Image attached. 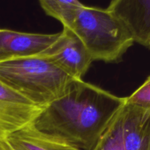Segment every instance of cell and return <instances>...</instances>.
Wrapping results in <instances>:
<instances>
[{
	"label": "cell",
	"instance_id": "cell-13",
	"mask_svg": "<svg viewBox=\"0 0 150 150\" xmlns=\"http://www.w3.org/2000/svg\"><path fill=\"white\" fill-rule=\"evenodd\" d=\"M0 150H14L7 138H0Z\"/></svg>",
	"mask_w": 150,
	"mask_h": 150
},
{
	"label": "cell",
	"instance_id": "cell-7",
	"mask_svg": "<svg viewBox=\"0 0 150 150\" xmlns=\"http://www.w3.org/2000/svg\"><path fill=\"white\" fill-rule=\"evenodd\" d=\"M58 35L0 29V62L41 54L54 42Z\"/></svg>",
	"mask_w": 150,
	"mask_h": 150
},
{
	"label": "cell",
	"instance_id": "cell-3",
	"mask_svg": "<svg viewBox=\"0 0 150 150\" xmlns=\"http://www.w3.org/2000/svg\"><path fill=\"white\" fill-rule=\"evenodd\" d=\"M64 27L79 37L93 61L118 62L134 43L125 26L107 8L83 4Z\"/></svg>",
	"mask_w": 150,
	"mask_h": 150
},
{
	"label": "cell",
	"instance_id": "cell-9",
	"mask_svg": "<svg viewBox=\"0 0 150 150\" xmlns=\"http://www.w3.org/2000/svg\"><path fill=\"white\" fill-rule=\"evenodd\" d=\"M14 150H81L27 125L7 137Z\"/></svg>",
	"mask_w": 150,
	"mask_h": 150
},
{
	"label": "cell",
	"instance_id": "cell-12",
	"mask_svg": "<svg viewBox=\"0 0 150 150\" xmlns=\"http://www.w3.org/2000/svg\"><path fill=\"white\" fill-rule=\"evenodd\" d=\"M125 103L150 110V76L132 95L125 98Z\"/></svg>",
	"mask_w": 150,
	"mask_h": 150
},
{
	"label": "cell",
	"instance_id": "cell-8",
	"mask_svg": "<svg viewBox=\"0 0 150 150\" xmlns=\"http://www.w3.org/2000/svg\"><path fill=\"white\" fill-rule=\"evenodd\" d=\"M107 9L125 26L134 42L150 48V0H111Z\"/></svg>",
	"mask_w": 150,
	"mask_h": 150
},
{
	"label": "cell",
	"instance_id": "cell-4",
	"mask_svg": "<svg viewBox=\"0 0 150 150\" xmlns=\"http://www.w3.org/2000/svg\"><path fill=\"white\" fill-rule=\"evenodd\" d=\"M40 55L74 79H83L94 62L79 37L64 26L54 42Z\"/></svg>",
	"mask_w": 150,
	"mask_h": 150
},
{
	"label": "cell",
	"instance_id": "cell-1",
	"mask_svg": "<svg viewBox=\"0 0 150 150\" xmlns=\"http://www.w3.org/2000/svg\"><path fill=\"white\" fill-rule=\"evenodd\" d=\"M125 103L100 87L76 79L62 97L42 108L32 124L81 150H92Z\"/></svg>",
	"mask_w": 150,
	"mask_h": 150
},
{
	"label": "cell",
	"instance_id": "cell-11",
	"mask_svg": "<svg viewBox=\"0 0 150 150\" xmlns=\"http://www.w3.org/2000/svg\"><path fill=\"white\" fill-rule=\"evenodd\" d=\"M118 115L119 113L92 150H122Z\"/></svg>",
	"mask_w": 150,
	"mask_h": 150
},
{
	"label": "cell",
	"instance_id": "cell-6",
	"mask_svg": "<svg viewBox=\"0 0 150 150\" xmlns=\"http://www.w3.org/2000/svg\"><path fill=\"white\" fill-rule=\"evenodd\" d=\"M118 117L122 150H150V110L125 103Z\"/></svg>",
	"mask_w": 150,
	"mask_h": 150
},
{
	"label": "cell",
	"instance_id": "cell-10",
	"mask_svg": "<svg viewBox=\"0 0 150 150\" xmlns=\"http://www.w3.org/2000/svg\"><path fill=\"white\" fill-rule=\"evenodd\" d=\"M42 10L48 16L58 20L67 26L77 10L83 5L79 0H38Z\"/></svg>",
	"mask_w": 150,
	"mask_h": 150
},
{
	"label": "cell",
	"instance_id": "cell-5",
	"mask_svg": "<svg viewBox=\"0 0 150 150\" xmlns=\"http://www.w3.org/2000/svg\"><path fill=\"white\" fill-rule=\"evenodd\" d=\"M41 110L0 81V138L32 123Z\"/></svg>",
	"mask_w": 150,
	"mask_h": 150
},
{
	"label": "cell",
	"instance_id": "cell-2",
	"mask_svg": "<svg viewBox=\"0 0 150 150\" xmlns=\"http://www.w3.org/2000/svg\"><path fill=\"white\" fill-rule=\"evenodd\" d=\"M74 80L40 54L0 62V81L41 108L62 96Z\"/></svg>",
	"mask_w": 150,
	"mask_h": 150
}]
</instances>
